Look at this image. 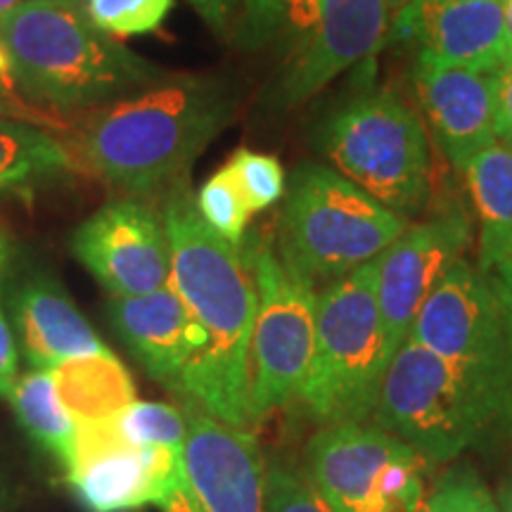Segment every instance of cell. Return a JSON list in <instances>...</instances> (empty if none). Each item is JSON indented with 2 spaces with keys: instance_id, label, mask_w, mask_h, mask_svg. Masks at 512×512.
Here are the masks:
<instances>
[{
  "instance_id": "1",
  "label": "cell",
  "mask_w": 512,
  "mask_h": 512,
  "mask_svg": "<svg viewBox=\"0 0 512 512\" xmlns=\"http://www.w3.org/2000/svg\"><path fill=\"white\" fill-rule=\"evenodd\" d=\"M162 221L171 252V287L202 332V351L185 370L176 399H192L214 418L252 430L249 344L256 285L249 254L202 221L188 183L166 195Z\"/></svg>"
},
{
  "instance_id": "2",
  "label": "cell",
  "mask_w": 512,
  "mask_h": 512,
  "mask_svg": "<svg viewBox=\"0 0 512 512\" xmlns=\"http://www.w3.org/2000/svg\"><path fill=\"white\" fill-rule=\"evenodd\" d=\"M233 114L228 83L169 74L152 88L88 114L76 136V157L114 188L150 195L188 178L192 162Z\"/></svg>"
},
{
  "instance_id": "3",
  "label": "cell",
  "mask_w": 512,
  "mask_h": 512,
  "mask_svg": "<svg viewBox=\"0 0 512 512\" xmlns=\"http://www.w3.org/2000/svg\"><path fill=\"white\" fill-rule=\"evenodd\" d=\"M0 41L15 86L57 112L100 110L169 76L95 27L83 3L24 0L0 19Z\"/></svg>"
},
{
  "instance_id": "4",
  "label": "cell",
  "mask_w": 512,
  "mask_h": 512,
  "mask_svg": "<svg viewBox=\"0 0 512 512\" xmlns=\"http://www.w3.org/2000/svg\"><path fill=\"white\" fill-rule=\"evenodd\" d=\"M408 223L332 166L304 162L287 181L275 249L292 271L325 287L375 261Z\"/></svg>"
},
{
  "instance_id": "5",
  "label": "cell",
  "mask_w": 512,
  "mask_h": 512,
  "mask_svg": "<svg viewBox=\"0 0 512 512\" xmlns=\"http://www.w3.org/2000/svg\"><path fill=\"white\" fill-rule=\"evenodd\" d=\"M389 361L370 261L318 290L316 344L299 403L318 425L366 422Z\"/></svg>"
},
{
  "instance_id": "6",
  "label": "cell",
  "mask_w": 512,
  "mask_h": 512,
  "mask_svg": "<svg viewBox=\"0 0 512 512\" xmlns=\"http://www.w3.org/2000/svg\"><path fill=\"white\" fill-rule=\"evenodd\" d=\"M323 155L384 207L411 219L430 197V140L422 119L392 91L344 102L323 126Z\"/></svg>"
},
{
  "instance_id": "7",
  "label": "cell",
  "mask_w": 512,
  "mask_h": 512,
  "mask_svg": "<svg viewBox=\"0 0 512 512\" xmlns=\"http://www.w3.org/2000/svg\"><path fill=\"white\" fill-rule=\"evenodd\" d=\"M370 420L432 467L494 439L489 418L456 370L411 337L389 361Z\"/></svg>"
},
{
  "instance_id": "8",
  "label": "cell",
  "mask_w": 512,
  "mask_h": 512,
  "mask_svg": "<svg viewBox=\"0 0 512 512\" xmlns=\"http://www.w3.org/2000/svg\"><path fill=\"white\" fill-rule=\"evenodd\" d=\"M304 470L332 512H425L432 465L373 420L320 425Z\"/></svg>"
},
{
  "instance_id": "9",
  "label": "cell",
  "mask_w": 512,
  "mask_h": 512,
  "mask_svg": "<svg viewBox=\"0 0 512 512\" xmlns=\"http://www.w3.org/2000/svg\"><path fill=\"white\" fill-rule=\"evenodd\" d=\"M256 316L249 344L252 427L302 396L316 344L318 287L285 264L271 240L249 252Z\"/></svg>"
},
{
  "instance_id": "10",
  "label": "cell",
  "mask_w": 512,
  "mask_h": 512,
  "mask_svg": "<svg viewBox=\"0 0 512 512\" xmlns=\"http://www.w3.org/2000/svg\"><path fill=\"white\" fill-rule=\"evenodd\" d=\"M411 339L456 370L489 418L494 437H505L503 316L489 273L456 261L422 304Z\"/></svg>"
},
{
  "instance_id": "11",
  "label": "cell",
  "mask_w": 512,
  "mask_h": 512,
  "mask_svg": "<svg viewBox=\"0 0 512 512\" xmlns=\"http://www.w3.org/2000/svg\"><path fill=\"white\" fill-rule=\"evenodd\" d=\"M394 0H311L309 34L271 88L278 110L311 100L392 36Z\"/></svg>"
},
{
  "instance_id": "12",
  "label": "cell",
  "mask_w": 512,
  "mask_h": 512,
  "mask_svg": "<svg viewBox=\"0 0 512 512\" xmlns=\"http://www.w3.org/2000/svg\"><path fill=\"white\" fill-rule=\"evenodd\" d=\"M76 261L110 292L136 297L171 280V252L162 216L136 197L107 202L72 235Z\"/></svg>"
},
{
  "instance_id": "13",
  "label": "cell",
  "mask_w": 512,
  "mask_h": 512,
  "mask_svg": "<svg viewBox=\"0 0 512 512\" xmlns=\"http://www.w3.org/2000/svg\"><path fill=\"white\" fill-rule=\"evenodd\" d=\"M472 242V226L460 209L408 223V228L375 259V290L380 304L387 351L394 358L411 337L422 304L444 278L448 268L463 259Z\"/></svg>"
},
{
  "instance_id": "14",
  "label": "cell",
  "mask_w": 512,
  "mask_h": 512,
  "mask_svg": "<svg viewBox=\"0 0 512 512\" xmlns=\"http://www.w3.org/2000/svg\"><path fill=\"white\" fill-rule=\"evenodd\" d=\"M188 422L185 467L207 512H268L266 458L249 430L209 415L200 403L178 399Z\"/></svg>"
},
{
  "instance_id": "15",
  "label": "cell",
  "mask_w": 512,
  "mask_h": 512,
  "mask_svg": "<svg viewBox=\"0 0 512 512\" xmlns=\"http://www.w3.org/2000/svg\"><path fill=\"white\" fill-rule=\"evenodd\" d=\"M418 100L451 166L465 164L498 140L494 76L448 64L430 53L415 64Z\"/></svg>"
},
{
  "instance_id": "16",
  "label": "cell",
  "mask_w": 512,
  "mask_h": 512,
  "mask_svg": "<svg viewBox=\"0 0 512 512\" xmlns=\"http://www.w3.org/2000/svg\"><path fill=\"white\" fill-rule=\"evenodd\" d=\"M392 36L415 38L448 64L494 74L512 62L503 0H432L396 10Z\"/></svg>"
},
{
  "instance_id": "17",
  "label": "cell",
  "mask_w": 512,
  "mask_h": 512,
  "mask_svg": "<svg viewBox=\"0 0 512 512\" xmlns=\"http://www.w3.org/2000/svg\"><path fill=\"white\" fill-rule=\"evenodd\" d=\"M107 320L138 366L178 394L185 370L202 351V332L171 283L136 297H112Z\"/></svg>"
},
{
  "instance_id": "18",
  "label": "cell",
  "mask_w": 512,
  "mask_h": 512,
  "mask_svg": "<svg viewBox=\"0 0 512 512\" xmlns=\"http://www.w3.org/2000/svg\"><path fill=\"white\" fill-rule=\"evenodd\" d=\"M157 446L136 448L117 439L110 422L79 425L69 489L88 512H140L155 498Z\"/></svg>"
},
{
  "instance_id": "19",
  "label": "cell",
  "mask_w": 512,
  "mask_h": 512,
  "mask_svg": "<svg viewBox=\"0 0 512 512\" xmlns=\"http://www.w3.org/2000/svg\"><path fill=\"white\" fill-rule=\"evenodd\" d=\"M17 349L34 370H53L69 358L110 351L64 287L34 275L10 302Z\"/></svg>"
},
{
  "instance_id": "20",
  "label": "cell",
  "mask_w": 512,
  "mask_h": 512,
  "mask_svg": "<svg viewBox=\"0 0 512 512\" xmlns=\"http://www.w3.org/2000/svg\"><path fill=\"white\" fill-rule=\"evenodd\" d=\"M479 226L477 266L491 271L512 247V145L496 140L463 169Z\"/></svg>"
},
{
  "instance_id": "21",
  "label": "cell",
  "mask_w": 512,
  "mask_h": 512,
  "mask_svg": "<svg viewBox=\"0 0 512 512\" xmlns=\"http://www.w3.org/2000/svg\"><path fill=\"white\" fill-rule=\"evenodd\" d=\"M69 415L79 422H105L138 401L136 384L124 363L110 351L69 358L50 370Z\"/></svg>"
},
{
  "instance_id": "22",
  "label": "cell",
  "mask_w": 512,
  "mask_h": 512,
  "mask_svg": "<svg viewBox=\"0 0 512 512\" xmlns=\"http://www.w3.org/2000/svg\"><path fill=\"white\" fill-rule=\"evenodd\" d=\"M15 418L24 434L48 453L62 470L72 465L76 453V439H79V422L69 415L57 394L50 370H34L17 375L10 394Z\"/></svg>"
},
{
  "instance_id": "23",
  "label": "cell",
  "mask_w": 512,
  "mask_h": 512,
  "mask_svg": "<svg viewBox=\"0 0 512 512\" xmlns=\"http://www.w3.org/2000/svg\"><path fill=\"white\" fill-rule=\"evenodd\" d=\"M69 169L74 159L55 136L31 121L0 117V181L8 188L57 178Z\"/></svg>"
},
{
  "instance_id": "24",
  "label": "cell",
  "mask_w": 512,
  "mask_h": 512,
  "mask_svg": "<svg viewBox=\"0 0 512 512\" xmlns=\"http://www.w3.org/2000/svg\"><path fill=\"white\" fill-rule=\"evenodd\" d=\"M110 422L117 439L136 448H174L185 451L188 439V422L181 406H171L162 401H133Z\"/></svg>"
},
{
  "instance_id": "25",
  "label": "cell",
  "mask_w": 512,
  "mask_h": 512,
  "mask_svg": "<svg viewBox=\"0 0 512 512\" xmlns=\"http://www.w3.org/2000/svg\"><path fill=\"white\" fill-rule=\"evenodd\" d=\"M195 207L200 211L202 221L216 235H221L230 245L242 247L254 214L249 211L245 197H242L226 166H221L216 174H211L202 183L200 192L195 195Z\"/></svg>"
},
{
  "instance_id": "26",
  "label": "cell",
  "mask_w": 512,
  "mask_h": 512,
  "mask_svg": "<svg viewBox=\"0 0 512 512\" xmlns=\"http://www.w3.org/2000/svg\"><path fill=\"white\" fill-rule=\"evenodd\" d=\"M223 166L233 176L252 214L271 209L273 204H278L285 197L287 176L283 164L273 155L240 147Z\"/></svg>"
},
{
  "instance_id": "27",
  "label": "cell",
  "mask_w": 512,
  "mask_h": 512,
  "mask_svg": "<svg viewBox=\"0 0 512 512\" xmlns=\"http://www.w3.org/2000/svg\"><path fill=\"white\" fill-rule=\"evenodd\" d=\"M176 0H83L88 17L114 38L145 36L157 31Z\"/></svg>"
},
{
  "instance_id": "28",
  "label": "cell",
  "mask_w": 512,
  "mask_h": 512,
  "mask_svg": "<svg viewBox=\"0 0 512 512\" xmlns=\"http://www.w3.org/2000/svg\"><path fill=\"white\" fill-rule=\"evenodd\" d=\"M425 512H501L494 494L470 465L448 467L427 491Z\"/></svg>"
},
{
  "instance_id": "29",
  "label": "cell",
  "mask_w": 512,
  "mask_h": 512,
  "mask_svg": "<svg viewBox=\"0 0 512 512\" xmlns=\"http://www.w3.org/2000/svg\"><path fill=\"white\" fill-rule=\"evenodd\" d=\"M268 512H332L304 467L285 458L266 460Z\"/></svg>"
},
{
  "instance_id": "30",
  "label": "cell",
  "mask_w": 512,
  "mask_h": 512,
  "mask_svg": "<svg viewBox=\"0 0 512 512\" xmlns=\"http://www.w3.org/2000/svg\"><path fill=\"white\" fill-rule=\"evenodd\" d=\"M152 505L159 512H207L190 484L183 451L157 446Z\"/></svg>"
},
{
  "instance_id": "31",
  "label": "cell",
  "mask_w": 512,
  "mask_h": 512,
  "mask_svg": "<svg viewBox=\"0 0 512 512\" xmlns=\"http://www.w3.org/2000/svg\"><path fill=\"white\" fill-rule=\"evenodd\" d=\"M491 285H494L498 304H501L503 316V337H505V422L503 434L512 439V266L505 261L491 268Z\"/></svg>"
},
{
  "instance_id": "32",
  "label": "cell",
  "mask_w": 512,
  "mask_h": 512,
  "mask_svg": "<svg viewBox=\"0 0 512 512\" xmlns=\"http://www.w3.org/2000/svg\"><path fill=\"white\" fill-rule=\"evenodd\" d=\"M17 368H19V349L15 330L5 313L3 306V294H0V396H8L12 384L17 380Z\"/></svg>"
},
{
  "instance_id": "33",
  "label": "cell",
  "mask_w": 512,
  "mask_h": 512,
  "mask_svg": "<svg viewBox=\"0 0 512 512\" xmlns=\"http://www.w3.org/2000/svg\"><path fill=\"white\" fill-rule=\"evenodd\" d=\"M494 76L496 91V121H498V140L512 143V62L498 69Z\"/></svg>"
},
{
  "instance_id": "34",
  "label": "cell",
  "mask_w": 512,
  "mask_h": 512,
  "mask_svg": "<svg viewBox=\"0 0 512 512\" xmlns=\"http://www.w3.org/2000/svg\"><path fill=\"white\" fill-rule=\"evenodd\" d=\"M24 112H27V107H24L22 102L15 98V93L0 91V117H12V114H17L19 119L27 117L29 121H34L29 117V114H24ZM27 119H24V121H27Z\"/></svg>"
},
{
  "instance_id": "35",
  "label": "cell",
  "mask_w": 512,
  "mask_h": 512,
  "mask_svg": "<svg viewBox=\"0 0 512 512\" xmlns=\"http://www.w3.org/2000/svg\"><path fill=\"white\" fill-rule=\"evenodd\" d=\"M496 503L501 512H512V479L501 484V489H498V496H496Z\"/></svg>"
},
{
  "instance_id": "36",
  "label": "cell",
  "mask_w": 512,
  "mask_h": 512,
  "mask_svg": "<svg viewBox=\"0 0 512 512\" xmlns=\"http://www.w3.org/2000/svg\"><path fill=\"white\" fill-rule=\"evenodd\" d=\"M24 0H0V19L8 17L12 10L17 8V5H22Z\"/></svg>"
},
{
  "instance_id": "37",
  "label": "cell",
  "mask_w": 512,
  "mask_h": 512,
  "mask_svg": "<svg viewBox=\"0 0 512 512\" xmlns=\"http://www.w3.org/2000/svg\"><path fill=\"white\" fill-rule=\"evenodd\" d=\"M503 8H505V22H508V34L512 41V0H503Z\"/></svg>"
},
{
  "instance_id": "38",
  "label": "cell",
  "mask_w": 512,
  "mask_h": 512,
  "mask_svg": "<svg viewBox=\"0 0 512 512\" xmlns=\"http://www.w3.org/2000/svg\"><path fill=\"white\" fill-rule=\"evenodd\" d=\"M5 259H8V245H5L3 235H0V266L5 264Z\"/></svg>"
},
{
  "instance_id": "39",
  "label": "cell",
  "mask_w": 512,
  "mask_h": 512,
  "mask_svg": "<svg viewBox=\"0 0 512 512\" xmlns=\"http://www.w3.org/2000/svg\"><path fill=\"white\" fill-rule=\"evenodd\" d=\"M394 3H399V8H403V5H411V3H432V0H394Z\"/></svg>"
},
{
  "instance_id": "40",
  "label": "cell",
  "mask_w": 512,
  "mask_h": 512,
  "mask_svg": "<svg viewBox=\"0 0 512 512\" xmlns=\"http://www.w3.org/2000/svg\"><path fill=\"white\" fill-rule=\"evenodd\" d=\"M501 261H505V264H510V266H512V247H510V252H508V254H505Z\"/></svg>"
},
{
  "instance_id": "41",
  "label": "cell",
  "mask_w": 512,
  "mask_h": 512,
  "mask_svg": "<svg viewBox=\"0 0 512 512\" xmlns=\"http://www.w3.org/2000/svg\"><path fill=\"white\" fill-rule=\"evenodd\" d=\"M64 3H83V0H64Z\"/></svg>"
},
{
  "instance_id": "42",
  "label": "cell",
  "mask_w": 512,
  "mask_h": 512,
  "mask_svg": "<svg viewBox=\"0 0 512 512\" xmlns=\"http://www.w3.org/2000/svg\"><path fill=\"white\" fill-rule=\"evenodd\" d=\"M0 190H8V185H5L3 181H0Z\"/></svg>"
},
{
  "instance_id": "43",
  "label": "cell",
  "mask_w": 512,
  "mask_h": 512,
  "mask_svg": "<svg viewBox=\"0 0 512 512\" xmlns=\"http://www.w3.org/2000/svg\"><path fill=\"white\" fill-rule=\"evenodd\" d=\"M0 512H5V508H3V498H0Z\"/></svg>"
},
{
  "instance_id": "44",
  "label": "cell",
  "mask_w": 512,
  "mask_h": 512,
  "mask_svg": "<svg viewBox=\"0 0 512 512\" xmlns=\"http://www.w3.org/2000/svg\"><path fill=\"white\" fill-rule=\"evenodd\" d=\"M0 91H5V88H0ZM5 93H12V91H5Z\"/></svg>"
},
{
  "instance_id": "45",
  "label": "cell",
  "mask_w": 512,
  "mask_h": 512,
  "mask_svg": "<svg viewBox=\"0 0 512 512\" xmlns=\"http://www.w3.org/2000/svg\"><path fill=\"white\" fill-rule=\"evenodd\" d=\"M510 145H512V143H510Z\"/></svg>"
}]
</instances>
